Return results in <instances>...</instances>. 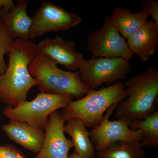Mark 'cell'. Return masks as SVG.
I'll return each mask as SVG.
<instances>
[{
	"label": "cell",
	"mask_w": 158,
	"mask_h": 158,
	"mask_svg": "<svg viewBox=\"0 0 158 158\" xmlns=\"http://www.w3.org/2000/svg\"><path fill=\"white\" fill-rule=\"evenodd\" d=\"M0 158H27L22 152L10 144L0 145Z\"/></svg>",
	"instance_id": "obj_20"
},
{
	"label": "cell",
	"mask_w": 158,
	"mask_h": 158,
	"mask_svg": "<svg viewBox=\"0 0 158 158\" xmlns=\"http://www.w3.org/2000/svg\"><path fill=\"white\" fill-rule=\"evenodd\" d=\"M53 60L38 51L28 69L36 80L38 90L51 94H70L77 100L86 95L90 90L81 80L78 71L61 70Z\"/></svg>",
	"instance_id": "obj_3"
},
{
	"label": "cell",
	"mask_w": 158,
	"mask_h": 158,
	"mask_svg": "<svg viewBox=\"0 0 158 158\" xmlns=\"http://www.w3.org/2000/svg\"><path fill=\"white\" fill-rule=\"evenodd\" d=\"M117 106L118 104H114L110 106L101 122L89 132L90 140L98 152L104 150L117 141H141V130L130 129L128 125L120 119L113 121L109 120Z\"/></svg>",
	"instance_id": "obj_9"
},
{
	"label": "cell",
	"mask_w": 158,
	"mask_h": 158,
	"mask_svg": "<svg viewBox=\"0 0 158 158\" xmlns=\"http://www.w3.org/2000/svg\"><path fill=\"white\" fill-rule=\"evenodd\" d=\"M74 98L70 94H53L40 92L32 100H26L15 108L6 106L3 114L9 119L24 122L45 131L49 116L66 106Z\"/></svg>",
	"instance_id": "obj_5"
},
{
	"label": "cell",
	"mask_w": 158,
	"mask_h": 158,
	"mask_svg": "<svg viewBox=\"0 0 158 158\" xmlns=\"http://www.w3.org/2000/svg\"><path fill=\"white\" fill-rule=\"evenodd\" d=\"M142 9L147 11L149 15H151L155 23L158 26V1L154 0H144L141 2Z\"/></svg>",
	"instance_id": "obj_21"
},
{
	"label": "cell",
	"mask_w": 158,
	"mask_h": 158,
	"mask_svg": "<svg viewBox=\"0 0 158 158\" xmlns=\"http://www.w3.org/2000/svg\"><path fill=\"white\" fill-rule=\"evenodd\" d=\"M131 68L127 59L99 57L84 60L78 72L82 81L90 90H94L102 84L110 85L124 80Z\"/></svg>",
	"instance_id": "obj_6"
},
{
	"label": "cell",
	"mask_w": 158,
	"mask_h": 158,
	"mask_svg": "<svg viewBox=\"0 0 158 158\" xmlns=\"http://www.w3.org/2000/svg\"><path fill=\"white\" fill-rule=\"evenodd\" d=\"M65 122L58 111L49 116L42 147L35 158H68L69 152L73 144L64 134Z\"/></svg>",
	"instance_id": "obj_10"
},
{
	"label": "cell",
	"mask_w": 158,
	"mask_h": 158,
	"mask_svg": "<svg viewBox=\"0 0 158 158\" xmlns=\"http://www.w3.org/2000/svg\"><path fill=\"white\" fill-rule=\"evenodd\" d=\"M141 141H117L98 152L97 156L106 158H144L145 152Z\"/></svg>",
	"instance_id": "obj_17"
},
{
	"label": "cell",
	"mask_w": 158,
	"mask_h": 158,
	"mask_svg": "<svg viewBox=\"0 0 158 158\" xmlns=\"http://www.w3.org/2000/svg\"><path fill=\"white\" fill-rule=\"evenodd\" d=\"M64 125V131L70 135L74 152L82 158H94L95 148L90 140L89 132L81 119L73 118Z\"/></svg>",
	"instance_id": "obj_16"
},
{
	"label": "cell",
	"mask_w": 158,
	"mask_h": 158,
	"mask_svg": "<svg viewBox=\"0 0 158 158\" xmlns=\"http://www.w3.org/2000/svg\"><path fill=\"white\" fill-rule=\"evenodd\" d=\"M14 39L5 27L0 17V74L7 69L4 56L10 52Z\"/></svg>",
	"instance_id": "obj_19"
},
{
	"label": "cell",
	"mask_w": 158,
	"mask_h": 158,
	"mask_svg": "<svg viewBox=\"0 0 158 158\" xmlns=\"http://www.w3.org/2000/svg\"><path fill=\"white\" fill-rule=\"evenodd\" d=\"M29 39L33 40L49 32L69 30L81 22L79 15L68 12L49 1H44L31 17Z\"/></svg>",
	"instance_id": "obj_8"
},
{
	"label": "cell",
	"mask_w": 158,
	"mask_h": 158,
	"mask_svg": "<svg viewBox=\"0 0 158 158\" xmlns=\"http://www.w3.org/2000/svg\"><path fill=\"white\" fill-rule=\"evenodd\" d=\"M94 158H105V157H95Z\"/></svg>",
	"instance_id": "obj_24"
},
{
	"label": "cell",
	"mask_w": 158,
	"mask_h": 158,
	"mask_svg": "<svg viewBox=\"0 0 158 158\" xmlns=\"http://www.w3.org/2000/svg\"><path fill=\"white\" fill-rule=\"evenodd\" d=\"M148 16L144 9L133 13L127 9L117 7L110 16V20L118 33L127 39L144 25Z\"/></svg>",
	"instance_id": "obj_15"
},
{
	"label": "cell",
	"mask_w": 158,
	"mask_h": 158,
	"mask_svg": "<svg viewBox=\"0 0 158 158\" xmlns=\"http://www.w3.org/2000/svg\"><path fill=\"white\" fill-rule=\"evenodd\" d=\"M127 97L124 83L117 82L99 90H89L84 97L73 101L63 108L60 115L65 121L78 118L86 127L94 128L101 122L110 106L118 104Z\"/></svg>",
	"instance_id": "obj_4"
},
{
	"label": "cell",
	"mask_w": 158,
	"mask_h": 158,
	"mask_svg": "<svg viewBox=\"0 0 158 158\" xmlns=\"http://www.w3.org/2000/svg\"><path fill=\"white\" fill-rule=\"evenodd\" d=\"M2 129L10 140L27 150L39 152L42 147L45 135L42 130L15 119H10L9 123L3 125Z\"/></svg>",
	"instance_id": "obj_12"
},
{
	"label": "cell",
	"mask_w": 158,
	"mask_h": 158,
	"mask_svg": "<svg viewBox=\"0 0 158 158\" xmlns=\"http://www.w3.org/2000/svg\"><path fill=\"white\" fill-rule=\"evenodd\" d=\"M37 44L30 40L15 38L8 54L9 64L0 74V102L15 108L27 100L36 81L29 72V64L38 52Z\"/></svg>",
	"instance_id": "obj_1"
},
{
	"label": "cell",
	"mask_w": 158,
	"mask_h": 158,
	"mask_svg": "<svg viewBox=\"0 0 158 158\" xmlns=\"http://www.w3.org/2000/svg\"><path fill=\"white\" fill-rule=\"evenodd\" d=\"M131 126L142 131L141 142L143 146L158 147V111L141 120L134 122Z\"/></svg>",
	"instance_id": "obj_18"
},
{
	"label": "cell",
	"mask_w": 158,
	"mask_h": 158,
	"mask_svg": "<svg viewBox=\"0 0 158 158\" xmlns=\"http://www.w3.org/2000/svg\"><path fill=\"white\" fill-rule=\"evenodd\" d=\"M28 3L27 0H18L11 11H0V17L5 27L14 39L29 40L33 20L27 13Z\"/></svg>",
	"instance_id": "obj_14"
},
{
	"label": "cell",
	"mask_w": 158,
	"mask_h": 158,
	"mask_svg": "<svg viewBox=\"0 0 158 158\" xmlns=\"http://www.w3.org/2000/svg\"><path fill=\"white\" fill-rule=\"evenodd\" d=\"M87 49L92 54V58L118 57L129 61L134 56L126 40L111 22L110 15L105 17L100 28L89 34Z\"/></svg>",
	"instance_id": "obj_7"
},
{
	"label": "cell",
	"mask_w": 158,
	"mask_h": 158,
	"mask_svg": "<svg viewBox=\"0 0 158 158\" xmlns=\"http://www.w3.org/2000/svg\"><path fill=\"white\" fill-rule=\"evenodd\" d=\"M37 44L39 52L69 70H78L85 60L83 55L77 51L74 43L65 40L60 36L46 38Z\"/></svg>",
	"instance_id": "obj_11"
},
{
	"label": "cell",
	"mask_w": 158,
	"mask_h": 158,
	"mask_svg": "<svg viewBox=\"0 0 158 158\" xmlns=\"http://www.w3.org/2000/svg\"><path fill=\"white\" fill-rule=\"evenodd\" d=\"M127 39L128 45L133 55H138L142 62H148L157 48L158 26L152 21H147Z\"/></svg>",
	"instance_id": "obj_13"
},
{
	"label": "cell",
	"mask_w": 158,
	"mask_h": 158,
	"mask_svg": "<svg viewBox=\"0 0 158 158\" xmlns=\"http://www.w3.org/2000/svg\"><path fill=\"white\" fill-rule=\"evenodd\" d=\"M15 5L12 0H0V11L9 12L13 9Z\"/></svg>",
	"instance_id": "obj_22"
},
{
	"label": "cell",
	"mask_w": 158,
	"mask_h": 158,
	"mask_svg": "<svg viewBox=\"0 0 158 158\" xmlns=\"http://www.w3.org/2000/svg\"><path fill=\"white\" fill-rule=\"evenodd\" d=\"M127 98L118 104L115 118L129 126L156 111L155 103L158 94V69L150 67L126 81L124 84Z\"/></svg>",
	"instance_id": "obj_2"
},
{
	"label": "cell",
	"mask_w": 158,
	"mask_h": 158,
	"mask_svg": "<svg viewBox=\"0 0 158 158\" xmlns=\"http://www.w3.org/2000/svg\"><path fill=\"white\" fill-rule=\"evenodd\" d=\"M68 158H82L76 153L74 152L68 156Z\"/></svg>",
	"instance_id": "obj_23"
}]
</instances>
